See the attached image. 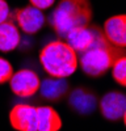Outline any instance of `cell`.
Instances as JSON below:
<instances>
[{
	"instance_id": "9",
	"label": "cell",
	"mask_w": 126,
	"mask_h": 131,
	"mask_svg": "<svg viewBox=\"0 0 126 131\" xmlns=\"http://www.w3.org/2000/svg\"><path fill=\"white\" fill-rule=\"evenodd\" d=\"M99 105L97 96L86 86H78L68 96V106L80 115H89Z\"/></svg>"
},
{
	"instance_id": "8",
	"label": "cell",
	"mask_w": 126,
	"mask_h": 131,
	"mask_svg": "<svg viewBox=\"0 0 126 131\" xmlns=\"http://www.w3.org/2000/svg\"><path fill=\"white\" fill-rule=\"evenodd\" d=\"M101 115L108 121H120L126 112V94L120 91H110L101 97L99 101Z\"/></svg>"
},
{
	"instance_id": "5",
	"label": "cell",
	"mask_w": 126,
	"mask_h": 131,
	"mask_svg": "<svg viewBox=\"0 0 126 131\" xmlns=\"http://www.w3.org/2000/svg\"><path fill=\"white\" fill-rule=\"evenodd\" d=\"M101 37H104L102 29L96 25H86V26H78L67 33L65 37L66 42L70 45L72 50L76 52H83L92 47Z\"/></svg>"
},
{
	"instance_id": "11",
	"label": "cell",
	"mask_w": 126,
	"mask_h": 131,
	"mask_svg": "<svg viewBox=\"0 0 126 131\" xmlns=\"http://www.w3.org/2000/svg\"><path fill=\"white\" fill-rule=\"evenodd\" d=\"M70 85L66 79L62 78H49L41 80L39 84V96L41 98L49 102H59L63 97L68 93Z\"/></svg>"
},
{
	"instance_id": "3",
	"label": "cell",
	"mask_w": 126,
	"mask_h": 131,
	"mask_svg": "<svg viewBox=\"0 0 126 131\" xmlns=\"http://www.w3.org/2000/svg\"><path fill=\"white\" fill-rule=\"evenodd\" d=\"M123 49H118L108 42V39L101 37L92 47L80 52L78 63L81 71L89 78H100L107 73L118 57L123 55Z\"/></svg>"
},
{
	"instance_id": "10",
	"label": "cell",
	"mask_w": 126,
	"mask_h": 131,
	"mask_svg": "<svg viewBox=\"0 0 126 131\" xmlns=\"http://www.w3.org/2000/svg\"><path fill=\"white\" fill-rule=\"evenodd\" d=\"M102 33L110 45L126 49V15L112 16L104 23Z\"/></svg>"
},
{
	"instance_id": "15",
	"label": "cell",
	"mask_w": 126,
	"mask_h": 131,
	"mask_svg": "<svg viewBox=\"0 0 126 131\" xmlns=\"http://www.w3.org/2000/svg\"><path fill=\"white\" fill-rule=\"evenodd\" d=\"M13 72H15L13 67L9 63V60L0 57V85L8 83L10 80V78H12Z\"/></svg>"
},
{
	"instance_id": "18",
	"label": "cell",
	"mask_w": 126,
	"mask_h": 131,
	"mask_svg": "<svg viewBox=\"0 0 126 131\" xmlns=\"http://www.w3.org/2000/svg\"><path fill=\"white\" fill-rule=\"evenodd\" d=\"M122 119H123V123H125V127H126V112L123 113V117H122Z\"/></svg>"
},
{
	"instance_id": "6",
	"label": "cell",
	"mask_w": 126,
	"mask_h": 131,
	"mask_svg": "<svg viewBox=\"0 0 126 131\" xmlns=\"http://www.w3.org/2000/svg\"><path fill=\"white\" fill-rule=\"evenodd\" d=\"M8 83L10 86V91L17 97L29 98L38 92L41 80L34 71L29 68H21L13 72L12 78Z\"/></svg>"
},
{
	"instance_id": "16",
	"label": "cell",
	"mask_w": 126,
	"mask_h": 131,
	"mask_svg": "<svg viewBox=\"0 0 126 131\" xmlns=\"http://www.w3.org/2000/svg\"><path fill=\"white\" fill-rule=\"evenodd\" d=\"M29 3H30V5H33L41 10H45L54 5L55 0H29Z\"/></svg>"
},
{
	"instance_id": "14",
	"label": "cell",
	"mask_w": 126,
	"mask_h": 131,
	"mask_svg": "<svg viewBox=\"0 0 126 131\" xmlns=\"http://www.w3.org/2000/svg\"><path fill=\"white\" fill-rule=\"evenodd\" d=\"M112 76L114 81L126 88V55L118 57L112 66Z\"/></svg>"
},
{
	"instance_id": "1",
	"label": "cell",
	"mask_w": 126,
	"mask_h": 131,
	"mask_svg": "<svg viewBox=\"0 0 126 131\" xmlns=\"http://www.w3.org/2000/svg\"><path fill=\"white\" fill-rule=\"evenodd\" d=\"M91 20L92 5L89 0H60L49 16V24L60 38H65L70 30L89 25Z\"/></svg>"
},
{
	"instance_id": "2",
	"label": "cell",
	"mask_w": 126,
	"mask_h": 131,
	"mask_svg": "<svg viewBox=\"0 0 126 131\" xmlns=\"http://www.w3.org/2000/svg\"><path fill=\"white\" fill-rule=\"evenodd\" d=\"M42 68L51 78L66 79L78 70V52L66 41H50L39 51Z\"/></svg>"
},
{
	"instance_id": "13",
	"label": "cell",
	"mask_w": 126,
	"mask_h": 131,
	"mask_svg": "<svg viewBox=\"0 0 126 131\" xmlns=\"http://www.w3.org/2000/svg\"><path fill=\"white\" fill-rule=\"evenodd\" d=\"M62 118L54 107H37V131H59L62 128Z\"/></svg>"
},
{
	"instance_id": "4",
	"label": "cell",
	"mask_w": 126,
	"mask_h": 131,
	"mask_svg": "<svg viewBox=\"0 0 126 131\" xmlns=\"http://www.w3.org/2000/svg\"><path fill=\"white\" fill-rule=\"evenodd\" d=\"M9 18L21 29L25 34H36L46 23V16L44 15V10H41L33 5H28L24 8H17L13 10V13L9 15Z\"/></svg>"
},
{
	"instance_id": "17",
	"label": "cell",
	"mask_w": 126,
	"mask_h": 131,
	"mask_svg": "<svg viewBox=\"0 0 126 131\" xmlns=\"http://www.w3.org/2000/svg\"><path fill=\"white\" fill-rule=\"evenodd\" d=\"M10 10H9V5L5 0H0V24L4 23L9 18Z\"/></svg>"
},
{
	"instance_id": "7",
	"label": "cell",
	"mask_w": 126,
	"mask_h": 131,
	"mask_svg": "<svg viewBox=\"0 0 126 131\" xmlns=\"http://www.w3.org/2000/svg\"><path fill=\"white\" fill-rule=\"evenodd\" d=\"M9 123L16 131H37V107L16 104L9 112Z\"/></svg>"
},
{
	"instance_id": "12",
	"label": "cell",
	"mask_w": 126,
	"mask_h": 131,
	"mask_svg": "<svg viewBox=\"0 0 126 131\" xmlns=\"http://www.w3.org/2000/svg\"><path fill=\"white\" fill-rule=\"evenodd\" d=\"M21 42L20 29L12 20H7L0 24V51L10 52L18 47Z\"/></svg>"
}]
</instances>
